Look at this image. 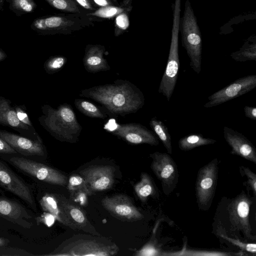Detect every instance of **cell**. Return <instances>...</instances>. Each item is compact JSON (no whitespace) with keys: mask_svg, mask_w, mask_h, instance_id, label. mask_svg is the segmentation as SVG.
I'll return each instance as SVG.
<instances>
[{"mask_svg":"<svg viewBox=\"0 0 256 256\" xmlns=\"http://www.w3.org/2000/svg\"><path fill=\"white\" fill-rule=\"evenodd\" d=\"M79 96L99 103L106 114L112 118L134 113L144 104L142 92L132 82L122 80L82 90Z\"/></svg>","mask_w":256,"mask_h":256,"instance_id":"cell-1","label":"cell"},{"mask_svg":"<svg viewBox=\"0 0 256 256\" xmlns=\"http://www.w3.org/2000/svg\"><path fill=\"white\" fill-rule=\"evenodd\" d=\"M98 236L78 235L62 242L58 248L46 256H112L117 254L118 247Z\"/></svg>","mask_w":256,"mask_h":256,"instance_id":"cell-2","label":"cell"},{"mask_svg":"<svg viewBox=\"0 0 256 256\" xmlns=\"http://www.w3.org/2000/svg\"><path fill=\"white\" fill-rule=\"evenodd\" d=\"M252 200L242 191L232 199H228L226 207V221L231 237L242 238L246 242L255 241L256 236L253 234L250 222V208Z\"/></svg>","mask_w":256,"mask_h":256,"instance_id":"cell-3","label":"cell"},{"mask_svg":"<svg viewBox=\"0 0 256 256\" xmlns=\"http://www.w3.org/2000/svg\"><path fill=\"white\" fill-rule=\"evenodd\" d=\"M182 46L190 59V66L197 74L202 69V40L196 18L189 0H186L184 15L180 18Z\"/></svg>","mask_w":256,"mask_h":256,"instance_id":"cell-4","label":"cell"},{"mask_svg":"<svg viewBox=\"0 0 256 256\" xmlns=\"http://www.w3.org/2000/svg\"><path fill=\"white\" fill-rule=\"evenodd\" d=\"M44 122L49 131L62 142H76L82 130L70 105L64 104L56 110H48Z\"/></svg>","mask_w":256,"mask_h":256,"instance_id":"cell-5","label":"cell"},{"mask_svg":"<svg viewBox=\"0 0 256 256\" xmlns=\"http://www.w3.org/2000/svg\"><path fill=\"white\" fill-rule=\"evenodd\" d=\"M181 0H174L173 22L168 57L165 71L160 82L158 92L166 96L168 102L174 91L178 74V34L180 31Z\"/></svg>","mask_w":256,"mask_h":256,"instance_id":"cell-6","label":"cell"},{"mask_svg":"<svg viewBox=\"0 0 256 256\" xmlns=\"http://www.w3.org/2000/svg\"><path fill=\"white\" fill-rule=\"evenodd\" d=\"M82 16L72 14L39 17L33 20L30 28L39 35L70 34L90 24V18Z\"/></svg>","mask_w":256,"mask_h":256,"instance_id":"cell-7","label":"cell"},{"mask_svg":"<svg viewBox=\"0 0 256 256\" xmlns=\"http://www.w3.org/2000/svg\"><path fill=\"white\" fill-rule=\"evenodd\" d=\"M218 159L215 158L201 168L196 182V202L200 210H206L212 204L218 178Z\"/></svg>","mask_w":256,"mask_h":256,"instance_id":"cell-8","label":"cell"},{"mask_svg":"<svg viewBox=\"0 0 256 256\" xmlns=\"http://www.w3.org/2000/svg\"><path fill=\"white\" fill-rule=\"evenodd\" d=\"M104 128L113 135L131 144H148L158 146L159 140L156 134L145 126L139 124H118L110 120Z\"/></svg>","mask_w":256,"mask_h":256,"instance_id":"cell-9","label":"cell"},{"mask_svg":"<svg viewBox=\"0 0 256 256\" xmlns=\"http://www.w3.org/2000/svg\"><path fill=\"white\" fill-rule=\"evenodd\" d=\"M152 159L150 168L161 182L164 193L169 196L178 182V172L172 158L165 152H154L150 154Z\"/></svg>","mask_w":256,"mask_h":256,"instance_id":"cell-10","label":"cell"},{"mask_svg":"<svg viewBox=\"0 0 256 256\" xmlns=\"http://www.w3.org/2000/svg\"><path fill=\"white\" fill-rule=\"evenodd\" d=\"M9 160L19 170L40 180L61 186H65L68 184L66 176L44 164L20 157H12Z\"/></svg>","mask_w":256,"mask_h":256,"instance_id":"cell-11","label":"cell"},{"mask_svg":"<svg viewBox=\"0 0 256 256\" xmlns=\"http://www.w3.org/2000/svg\"><path fill=\"white\" fill-rule=\"evenodd\" d=\"M256 87V74H250L240 78L228 85L208 97L204 108L218 106L234 98L244 95Z\"/></svg>","mask_w":256,"mask_h":256,"instance_id":"cell-12","label":"cell"},{"mask_svg":"<svg viewBox=\"0 0 256 256\" xmlns=\"http://www.w3.org/2000/svg\"><path fill=\"white\" fill-rule=\"evenodd\" d=\"M102 204L112 216L122 221L135 222L144 218L130 198L124 194L105 197L102 200Z\"/></svg>","mask_w":256,"mask_h":256,"instance_id":"cell-13","label":"cell"},{"mask_svg":"<svg viewBox=\"0 0 256 256\" xmlns=\"http://www.w3.org/2000/svg\"><path fill=\"white\" fill-rule=\"evenodd\" d=\"M114 168L111 166H92L81 170L80 173L92 193L111 188L114 182Z\"/></svg>","mask_w":256,"mask_h":256,"instance_id":"cell-14","label":"cell"},{"mask_svg":"<svg viewBox=\"0 0 256 256\" xmlns=\"http://www.w3.org/2000/svg\"><path fill=\"white\" fill-rule=\"evenodd\" d=\"M0 186L24 200L34 210H36L34 198L30 188L0 161Z\"/></svg>","mask_w":256,"mask_h":256,"instance_id":"cell-15","label":"cell"},{"mask_svg":"<svg viewBox=\"0 0 256 256\" xmlns=\"http://www.w3.org/2000/svg\"><path fill=\"white\" fill-rule=\"evenodd\" d=\"M0 216L25 228L34 226L32 216L21 204L0 196Z\"/></svg>","mask_w":256,"mask_h":256,"instance_id":"cell-16","label":"cell"},{"mask_svg":"<svg viewBox=\"0 0 256 256\" xmlns=\"http://www.w3.org/2000/svg\"><path fill=\"white\" fill-rule=\"evenodd\" d=\"M224 136L232 148L230 154L240 156L256 164V150L252 142L242 134L224 126Z\"/></svg>","mask_w":256,"mask_h":256,"instance_id":"cell-17","label":"cell"},{"mask_svg":"<svg viewBox=\"0 0 256 256\" xmlns=\"http://www.w3.org/2000/svg\"><path fill=\"white\" fill-rule=\"evenodd\" d=\"M58 196L70 228L81 230L94 236H100L82 208L70 203L67 200L64 199L63 196L60 195Z\"/></svg>","mask_w":256,"mask_h":256,"instance_id":"cell-18","label":"cell"},{"mask_svg":"<svg viewBox=\"0 0 256 256\" xmlns=\"http://www.w3.org/2000/svg\"><path fill=\"white\" fill-rule=\"evenodd\" d=\"M0 137L16 152L25 156L44 154L42 145L39 141L32 140L10 132L0 131Z\"/></svg>","mask_w":256,"mask_h":256,"instance_id":"cell-19","label":"cell"},{"mask_svg":"<svg viewBox=\"0 0 256 256\" xmlns=\"http://www.w3.org/2000/svg\"><path fill=\"white\" fill-rule=\"evenodd\" d=\"M105 48L100 44L88 45L85 49L83 64L86 71L97 72L110 70V68L104 58Z\"/></svg>","mask_w":256,"mask_h":256,"instance_id":"cell-20","label":"cell"},{"mask_svg":"<svg viewBox=\"0 0 256 256\" xmlns=\"http://www.w3.org/2000/svg\"><path fill=\"white\" fill-rule=\"evenodd\" d=\"M42 210L52 214L61 224L70 226L69 222L64 212L58 195L46 194L39 200Z\"/></svg>","mask_w":256,"mask_h":256,"instance_id":"cell-21","label":"cell"},{"mask_svg":"<svg viewBox=\"0 0 256 256\" xmlns=\"http://www.w3.org/2000/svg\"><path fill=\"white\" fill-rule=\"evenodd\" d=\"M217 224L216 230V234L217 236L236 246L245 254H246V253H247L254 256L256 255V244L255 242H244L239 238L230 236L226 234L222 225L219 222H217Z\"/></svg>","mask_w":256,"mask_h":256,"instance_id":"cell-22","label":"cell"},{"mask_svg":"<svg viewBox=\"0 0 256 256\" xmlns=\"http://www.w3.org/2000/svg\"><path fill=\"white\" fill-rule=\"evenodd\" d=\"M216 140L204 138L201 134H192L180 138L178 142L179 148L182 151H188L196 148L212 144Z\"/></svg>","mask_w":256,"mask_h":256,"instance_id":"cell-23","label":"cell"},{"mask_svg":"<svg viewBox=\"0 0 256 256\" xmlns=\"http://www.w3.org/2000/svg\"><path fill=\"white\" fill-rule=\"evenodd\" d=\"M134 190L138 197L142 202H146L149 196H155L156 192L152 179L144 172L141 173L140 180L134 186Z\"/></svg>","mask_w":256,"mask_h":256,"instance_id":"cell-24","label":"cell"},{"mask_svg":"<svg viewBox=\"0 0 256 256\" xmlns=\"http://www.w3.org/2000/svg\"><path fill=\"white\" fill-rule=\"evenodd\" d=\"M0 122L12 127L28 130V125L18 119L16 112L13 110L4 100H0Z\"/></svg>","mask_w":256,"mask_h":256,"instance_id":"cell-25","label":"cell"},{"mask_svg":"<svg viewBox=\"0 0 256 256\" xmlns=\"http://www.w3.org/2000/svg\"><path fill=\"white\" fill-rule=\"evenodd\" d=\"M230 56L236 62L256 61L255 36H252L249 38L238 50L233 52L230 54Z\"/></svg>","mask_w":256,"mask_h":256,"instance_id":"cell-26","label":"cell"},{"mask_svg":"<svg viewBox=\"0 0 256 256\" xmlns=\"http://www.w3.org/2000/svg\"><path fill=\"white\" fill-rule=\"evenodd\" d=\"M130 2L125 0L124 3L120 6H110L101 7L94 12L86 14L88 16H95L102 18H112L116 17L119 14L125 12H130L132 9Z\"/></svg>","mask_w":256,"mask_h":256,"instance_id":"cell-27","label":"cell"},{"mask_svg":"<svg viewBox=\"0 0 256 256\" xmlns=\"http://www.w3.org/2000/svg\"><path fill=\"white\" fill-rule=\"evenodd\" d=\"M150 126L154 134L158 136L168 154H172V138L166 124L156 117L152 118L150 122Z\"/></svg>","mask_w":256,"mask_h":256,"instance_id":"cell-28","label":"cell"},{"mask_svg":"<svg viewBox=\"0 0 256 256\" xmlns=\"http://www.w3.org/2000/svg\"><path fill=\"white\" fill-rule=\"evenodd\" d=\"M76 108L84 114L90 117L105 119L106 113L100 107L90 102L83 99H76L74 102Z\"/></svg>","mask_w":256,"mask_h":256,"instance_id":"cell-29","label":"cell"},{"mask_svg":"<svg viewBox=\"0 0 256 256\" xmlns=\"http://www.w3.org/2000/svg\"><path fill=\"white\" fill-rule=\"evenodd\" d=\"M67 188L74 196H82L84 198L92 194L84 178L79 175L71 176L68 180Z\"/></svg>","mask_w":256,"mask_h":256,"instance_id":"cell-30","label":"cell"},{"mask_svg":"<svg viewBox=\"0 0 256 256\" xmlns=\"http://www.w3.org/2000/svg\"><path fill=\"white\" fill-rule=\"evenodd\" d=\"M53 8L64 12L83 14L85 10L82 8L74 0H45Z\"/></svg>","mask_w":256,"mask_h":256,"instance_id":"cell-31","label":"cell"},{"mask_svg":"<svg viewBox=\"0 0 256 256\" xmlns=\"http://www.w3.org/2000/svg\"><path fill=\"white\" fill-rule=\"evenodd\" d=\"M9 8L18 16L32 13L36 8L34 0H6Z\"/></svg>","mask_w":256,"mask_h":256,"instance_id":"cell-32","label":"cell"},{"mask_svg":"<svg viewBox=\"0 0 256 256\" xmlns=\"http://www.w3.org/2000/svg\"><path fill=\"white\" fill-rule=\"evenodd\" d=\"M164 253L158 247L156 239L152 236L145 245L135 252L134 256H164Z\"/></svg>","mask_w":256,"mask_h":256,"instance_id":"cell-33","label":"cell"},{"mask_svg":"<svg viewBox=\"0 0 256 256\" xmlns=\"http://www.w3.org/2000/svg\"><path fill=\"white\" fill-rule=\"evenodd\" d=\"M232 256V254L226 252L206 251V250H186V248L178 252L177 253L168 254L167 256Z\"/></svg>","mask_w":256,"mask_h":256,"instance_id":"cell-34","label":"cell"},{"mask_svg":"<svg viewBox=\"0 0 256 256\" xmlns=\"http://www.w3.org/2000/svg\"><path fill=\"white\" fill-rule=\"evenodd\" d=\"M128 12H125L118 15L115 20L114 35L118 36L125 31L130 24Z\"/></svg>","mask_w":256,"mask_h":256,"instance_id":"cell-35","label":"cell"},{"mask_svg":"<svg viewBox=\"0 0 256 256\" xmlns=\"http://www.w3.org/2000/svg\"><path fill=\"white\" fill-rule=\"evenodd\" d=\"M67 59L63 56H56L50 58L46 64V69L52 72L60 70L66 63Z\"/></svg>","mask_w":256,"mask_h":256,"instance_id":"cell-36","label":"cell"},{"mask_svg":"<svg viewBox=\"0 0 256 256\" xmlns=\"http://www.w3.org/2000/svg\"><path fill=\"white\" fill-rule=\"evenodd\" d=\"M240 172L242 174L244 175L246 178V182H245L247 188L251 190L254 196H256V174L248 168L244 166L240 167Z\"/></svg>","mask_w":256,"mask_h":256,"instance_id":"cell-37","label":"cell"},{"mask_svg":"<svg viewBox=\"0 0 256 256\" xmlns=\"http://www.w3.org/2000/svg\"><path fill=\"white\" fill-rule=\"evenodd\" d=\"M56 220L55 217L52 214L44 212L36 218L37 224L42 223L48 227L51 226Z\"/></svg>","mask_w":256,"mask_h":256,"instance_id":"cell-38","label":"cell"},{"mask_svg":"<svg viewBox=\"0 0 256 256\" xmlns=\"http://www.w3.org/2000/svg\"><path fill=\"white\" fill-rule=\"evenodd\" d=\"M12 252V256H32L33 254L24 250L18 248H4L0 250V256H7L10 252Z\"/></svg>","mask_w":256,"mask_h":256,"instance_id":"cell-39","label":"cell"},{"mask_svg":"<svg viewBox=\"0 0 256 256\" xmlns=\"http://www.w3.org/2000/svg\"><path fill=\"white\" fill-rule=\"evenodd\" d=\"M78 5L85 10L94 12L96 7L92 0H74Z\"/></svg>","mask_w":256,"mask_h":256,"instance_id":"cell-40","label":"cell"},{"mask_svg":"<svg viewBox=\"0 0 256 256\" xmlns=\"http://www.w3.org/2000/svg\"><path fill=\"white\" fill-rule=\"evenodd\" d=\"M16 152L12 147L0 137V153L12 154Z\"/></svg>","mask_w":256,"mask_h":256,"instance_id":"cell-41","label":"cell"},{"mask_svg":"<svg viewBox=\"0 0 256 256\" xmlns=\"http://www.w3.org/2000/svg\"><path fill=\"white\" fill-rule=\"evenodd\" d=\"M16 113L17 117L20 121L26 125L30 126H32L28 115L22 110L20 108H16Z\"/></svg>","mask_w":256,"mask_h":256,"instance_id":"cell-42","label":"cell"},{"mask_svg":"<svg viewBox=\"0 0 256 256\" xmlns=\"http://www.w3.org/2000/svg\"><path fill=\"white\" fill-rule=\"evenodd\" d=\"M246 116L250 120H256V108L255 106H246L244 108Z\"/></svg>","mask_w":256,"mask_h":256,"instance_id":"cell-43","label":"cell"},{"mask_svg":"<svg viewBox=\"0 0 256 256\" xmlns=\"http://www.w3.org/2000/svg\"><path fill=\"white\" fill-rule=\"evenodd\" d=\"M96 4L101 7L118 4L116 0H92Z\"/></svg>","mask_w":256,"mask_h":256,"instance_id":"cell-44","label":"cell"},{"mask_svg":"<svg viewBox=\"0 0 256 256\" xmlns=\"http://www.w3.org/2000/svg\"><path fill=\"white\" fill-rule=\"evenodd\" d=\"M8 242H9L8 240L6 238H0V250L2 246L7 244Z\"/></svg>","mask_w":256,"mask_h":256,"instance_id":"cell-45","label":"cell"},{"mask_svg":"<svg viewBox=\"0 0 256 256\" xmlns=\"http://www.w3.org/2000/svg\"><path fill=\"white\" fill-rule=\"evenodd\" d=\"M6 56V55L4 52L0 50V60L4 59L5 57Z\"/></svg>","mask_w":256,"mask_h":256,"instance_id":"cell-46","label":"cell"},{"mask_svg":"<svg viewBox=\"0 0 256 256\" xmlns=\"http://www.w3.org/2000/svg\"><path fill=\"white\" fill-rule=\"evenodd\" d=\"M4 5V0H0V11Z\"/></svg>","mask_w":256,"mask_h":256,"instance_id":"cell-47","label":"cell"},{"mask_svg":"<svg viewBox=\"0 0 256 256\" xmlns=\"http://www.w3.org/2000/svg\"><path fill=\"white\" fill-rule=\"evenodd\" d=\"M126 0V1H128V2L130 1V0Z\"/></svg>","mask_w":256,"mask_h":256,"instance_id":"cell-48","label":"cell"}]
</instances>
